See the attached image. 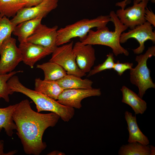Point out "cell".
Masks as SVG:
<instances>
[{
	"instance_id": "6da1fadb",
	"label": "cell",
	"mask_w": 155,
	"mask_h": 155,
	"mask_svg": "<svg viewBox=\"0 0 155 155\" xmlns=\"http://www.w3.org/2000/svg\"><path fill=\"white\" fill-rule=\"evenodd\" d=\"M12 118L24 152L39 155L47 146L42 139L44 131L49 127L55 126L60 117L53 112L42 114L35 112L26 99L17 103Z\"/></svg>"
},
{
	"instance_id": "7a4b0ae2",
	"label": "cell",
	"mask_w": 155,
	"mask_h": 155,
	"mask_svg": "<svg viewBox=\"0 0 155 155\" xmlns=\"http://www.w3.org/2000/svg\"><path fill=\"white\" fill-rule=\"evenodd\" d=\"M8 84L14 92L21 93L31 99L35 104L38 112L44 111L55 113L63 121L67 122L74 115V108L63 105L56 100L26 87L21 83L17 76L12 77Z\"/></svg>"
},
{
	"instance_id": "3957f363",
	"label": "cell",
	"mask_w": 155,
	"mask_h": 155,
	"mask_svg": "<svg viewBox=\"0 0 155 155\" xmlns=\"http://www.w3.org/2000/svg\"><path fill=\"white\" fill-rule=\"evenodd\" d=\"M109 16L114 25V31H110L106 26L97 28L96 31L91 29L86 37L80 41L84 44L108 46L116 56L120 54L128 56L129 51L121 46L120 42L121 34L128 28L121 22L114 11H111Z\"/></svg>"
},
{
	"instance_id": "277c9868",
	"label": "cell",
	"mask_w": 155,
	"mask_h": 155,
	"mask_svg": "<svg viewBox=\"0 0 155 155\" xmlns=\"http://www.w3.org/2000/svg\"><path fill=\"white\" fill-rule=\"evenodd\" d=\"M110 21L109 15H100L93 19H82L61 28L57 30V45L65 44L71 41V39L77 37L80 38V41L82 40L86 37L90 30L106 26Z\"/></svg>"
},
{
	"instance_id": "5b68a950",
	"label": "cell",
	"mask_w": 155,
	"mask_h": 155,
	"mask_svg": "<svg viewBox=\"0 0 155 155\" xmlns=\"http://www.w3.org/2000/svg\"><path fill=\"white\" fill-rule=\"evenodd\" d=\"M155 56V46L149 47L145 53L137 56V65L130 69V80L139 90L138 95L142 98L146 91L150 88H155V84L150 76V69L147 65L148 59Z\"/></svg>"
},
{
	"instance_id": "8992f818",
	"label": "cell",
	"mask_w": 155,
	"mask_h": 155,
	"mask_svg": "<svg viewBox=\"0 0 155 155\" xmlns=\"http://www.w3.org/2000/svg\"><path fill=\"white\" fill-rule=\"evenodd\" d=\"M73 41L69 43L58 46L52 53L49 61L55 62L61 66L67 74L82 78L86 75L77 65L76 57L73 51Z\"/></svg>"
},
{
	"instance_id": "52a82bcc",
	"label": "cell",
	"mask_w": 155,
	"mask_h": 155,
	"mask_svg": "<svg viewBox=\"0 0 155 155\" xmlns=\"http://www.w3.org/2000/svg\"><path fill=\"white\" fill-rule=\"evenodd\" d=\"M0 74L11 72L22 61V56L16 40L10 36L5 39L0 47Z\"/></svg>"
},
{
	"instance_id": "ba28073f",
	"label": "cell",
	"mask_w": 155,
	"mask_h": 155,
	"mask_svg": "<svg viewBox=\"0 0 155 155\" xmlns=\"http://www.w3.org/2000/svg\"><path fill=\"white\" fill-rule=\"evenodd\" d=\"M58 0H44L38 5L30 7H24L11 20L15 26L25 21L45 17L58 5Z\"/></svg>"
},
{
	"instance_id": "9c48e42d",
	"label": "cell",
	"mask_w": 155,
	"mask_h": 155,
	"mask_svg": "<svg viewBox=\"0 0 155 155\" xmlns=\"http://www.w3.org/2000/svg\"><path fill=\"white\" fill-rule=\"evenodd\" d=\"M148 1L144 0L139 3L133 1V5L125 9H120L115 13L123 25L132 29L137 26L143 24L146 21L144 14Z\"/></svg>"
},
{
	"instance_id": "30bf717a",
	"label": "cell",
	"mask_w": 155,
	"mask_h": 155,
	"mask_svg": "<svg viewBox=\"0 0 155 155\" xmlns=\"http://www.w3.org/2000/svg\"><path fill=\"white\" fill-rule=\"evenodd\" d=\"M131 38L136 39L139 44L137 48L133 49V53L136 54H141L145 49L144 43L146 41L150 40L154 43L155 42V33L153 31L152 25L146 21L127 32H123L120 37V43H125Z\"/></svg>"
},
{
	"instance_id": "8fae6325",
	"label": "cell",
	"mask_w": 155,
	"mask_h": 155,
	"mask_svg": "<svg viewBox=\"0 0 155 155\" xmlns=\"http://www.w3.org/2000/svg\"><path fill=\"white\" fill-rule=\"evenodd\" d=\"M100 88L76 89L64 90L59 96L57 101L64 105L80 109L81 101L86 98L101 95Z\"/></svg>"
},
{
	"instance_id": "7c38bea8",
	"label": "cell",
	"mask_w": 155,
	"mask_h": 155,
	"mask_svg": "<svg viewBox=\"0 0 155 155\" xmlns=\"http://www.w3.org/2000/svg\"><path fill=\"white\" fill-rule=\"evenodd\" d=\"M58 28L57 26L50 28L41 23L26 41L54 51L57 46L56 42Z\"/></svg>"
},
{
	"instance_id": "4fadbf2b",
	"label": "cell",
	"mask_w": 155,
	"mask_h": 155,
	"mask_svg": "<svg viewBox=\"0 0 155 155\" xmlns=\"http://www.w3.org/2000/svg\"><path fill=\"white\" fill-rule=\"evenodd\" d=\"M73 51L79 68L84 73H89L96 59L95 50L92 45L78 41L73 45Z\"/></svg>"
},
{
	"instance_id": "5bb4252c",
	"label": "cell",
	"mask_w": 155,
	"mask_h": 155,
	"mask_svg": "<svg viewBox=\"0 0 155 155\" xmlns=\"http://www.w3.org/2000/svg\"><path fill=\"white\" fill-rule=\"evenodd\" d=\"M18 47L22 56V61L31 68L35 63L52 54L53 50L27 41L20 43Z\"/></svg>"
},
{
	"instance_id": "9a60e30c",
	"label": "cell",
	"mask_w": 155,
	"mask_h": 155,
	"mask_svg": "<svg viewBox=\"0 0 155 155\" xmlns=\"http://www.w3.org/2000/svg\"><path fill=\"white\" fill-rule=\"evenodd\" d=\"M120 90L122 94V102L129 106L135 115L144 113L147 108V104L145 100L125 86H122Z\"/></svg>"
},
{
	"instance_id": "2e32d148",
	"label": "cell",
	"mask_w": 155,
	"mask_h": 155,
	"mask_svg": "<svg viewBox=\"0 0 155 155\" xmlns=\"http://www.w3.org/2000/svg\"><path fill=\"white\" fill-rule=\"evenodd\" d=\"M125 118L127 124V129L129 133L128 142L131 143L136 142L144 145H148L149 140L139 128L136 115L133 116L132 113L126 111L125 113Z\"/></svg>"
},
{
	"instance_id": "e0dca14e",
	"label": "cell",
	"mask_w": 155,
	"mask_h": 155,
	"mask_svg": "<svg viewBox=\"0 0 155 155\" xmlns=\"http://www.w3.org/2000/svg\"><path fill=\"white\" fill-rule=\"evenodd\" d=\"M34 90L56 100L63 90L56 81L37 78L35 80Z\"/></svg>"
},
{
	"instance_id": "ac0fdd59",
	"label": "cell",
	"mask_w": 155,
	"mask_h": 155,
	"mask_svg": "<svg viewBox=\"0 0 155 155\" xmlns=\"http://www.w3.org/2000/svg\"><path fill=\"white\" fill-rule=\"evenodd\" d=\"M42 19L38 18L23 21L15 26L12 34L17 37L20 43L26 41L28 38L41 23Z\"/></svg>"
},
{
	"instance_id": "d6986e66",
	"label": "cell",
	"mask_w": 155,
	"mask_h": 155,
	"mask_svg": "<svg viewBox=\"0 0 155 155\" xmlns=\"http://www.w3.org/2000/svg\"><path fill=\"white\" fill-rule=\"evenodd\" d=\"M63 90L68 89L92 88L93 82L88 79L67 74L62 78L56 81Z\"/></svg>"
},
{
	"instance_id": "ffe728a7",
	"label": "cell",
	"mask_w": 155,
	"mask_h": 155,
	"mask_svg": "<svg viewBox=\"0 0 155 155\" xmlns=\"http://www.w3.org/2000/svg\"><path fill=\"white\" fill-rule=\"evenodd\" d=\"M17 105V103L6 107L0 108V132L3 128L6 134L10 137L12 136L13 134V130L16 129L12 116Z\"/></svg>"
},
{
	"instance_id": "44dd1931",
	"label": "cell",
	"mask_w": 155,
	"mask_h": 155,
	"mask_svg": "<svg viewBox=\"0 0 155 155\" xmlns=\"http://www.w3.org/2000/svg\"><path fill=\"white\" fill-rule=\"evenodd\" d=\"M36 67L43 71L44 80H45L56 81L62 78L67 74L61 66L54 62L49 61L38 64Z\"/></svg>"
},
{
	"instance_id": "7402d4cb",
	"label": "cell",
	"mask_w": 155,
	"mask_h": 155,
	"mask_svg": "<svg viewBox=\"0 0 155 155\" xmlns=\"http://www.w3.org/2000/svg\"><path fill=\"white\" fill-rule=\"evenodd\" d=\"M26 4L25 0H0V14L13 18Z\"/></svg>"
},
{
	"instance_id": "603a6c76",
	"label": "cell",
	"mask_w": 155,
	"mask_h": 155,
	"mask_svg": "<svg viewBox=\"0 0 155 155\" xmlns=\"http://www.w3.org/2000/svg\"><path fill=\"white\" fill-rule=\"evenodd\" d=\"M119 155H150L149 145L133 142L123 145L118 151Z\"/></svg>"
},
{
	"instance_id": "cb8c5ba5",
	"label": "cell",
	"mask_w": 155,
	"mask_h": 155,
	"mask_svg": "<svg viewBox=\"0 0 155 155\" xmlns=\"http://www.w3.org/2000/svg\"><path fill=\"white\" fill-rule=\"evenodd\" d=\"M22 72V70H18L13 71L4 74H0V98H2L6 102H9V95L12 94L14 92L9 88L7 81L16 74Z\"/></svg>"
},
{
	"instance_id": "d4e9b609",
	"label": "cell",
	"mask_w": 155,
	"mask_h": 155,
	"mask_svg": "<svg viewBox=\"0 0 155 155\" xmlns=\"http://www.w3.org/2000/svg\"><path fill=\"white\" fill-rule=\"evenodd\" d=\"M15 26L9 18L0 14V47L4 40L11 36Z\"/></svg>"
},
{
	"instance_id": "484cf974",
	"label": "cell",
	"mask_w": 155,
	"mask_h": 155,
	"mask_svg": "<svg viewBox=\"0 0 155 155\" xmlns=\"http://www.w3.org/2000/svg\"><path fill=\"white\" fill-rule=\"evenodd\" d=\"M107 58L102 63L99 64L94 66L91 69L87 75V77H90L102 71L113 69L115 63L114 54L109 53L107 55Z\"/></svg>"
},
{
	"instance_id": "4316f807",
	"label": "cell",
	"mask_w": 155,
	"mask_h": 155,
	"mask_svg": "<svg viewBox=\"0 0 155 155\" xmlns=\"http://www.w3.org/2000/svg\"><path fill=\"white\" fill-rule=\"evenodd\" d=\"M133 64L129 62L121 63L118 61L115 63L113 69L119 76H121L124 72L128 69H131L133 68Z\"/></svg>"
},
{
	"instance_id": "83f0119b",
	"label": "cell",
	"mask_w": 155,
	"mask_h": 155,
	"mask_svg": "<svg viewBox=\"0 0 155 155\" xmlns=\"http://www.w3.org/2000/svg\"><path fill=\"white\" fill-rule=\"evenodd\" d=\"M144 17L146 21L155 26V15L152 10L147 7L146 9Z\"/></svg>"
},
{
	"instance_id": "f1b7e54d",
	"label": "cell",
	"mask_w": 155,
	"mask_h": 155,
	"mask_svg": "<svg viewBox=\"0 0 155 155\" xmlns=\"http://www.w3.org/2000/svg\"><path fill=\"white\" fill-rule=\"evenodd\" d=\"M25 0L26 2L25 7H30L38 5L42 2L44 0Z\"/></svg>"
},
{
	"instance_id": "f546056e",
	"label": "cell",
	"mask_w": 155,
	"mask_h": 155,
	"mask_svg": "<svg viewBox=\"0 0 155 155\" xmlns=\"http://www.w3.org/2000/svg\"><path fill=\"white\" fill-rule=\"evenodd\" d=\"M4 141L3 140H0V155H11L17 152L16 150L9 152L7 153L3 152Z\"/></svg>"
},
{
	"instance_id": "4dcf8cb0",
	"label": "cell",
	"mask_w": 155,
	"mask_h": 155,
	"mask_svg": "<svg viewBox=\"0 0 155 155\" xmlns=\"http://www.w3.org/2000/svg\"><path fill=\"white\" fill-rule=\"evenodd\" d=\"M65 154L64 153L57 150L52 151L47 154V155H63Z\"/></svg>"
},
{
	"instance_id": "1f68e13d",
	"label": "cell",
	"mask_w": 155,
	"mask_h": 155,
	"mask_svg": "<svg viewBox=\"0 0 155 155\" xmlns=\"http://www.w3.org/2000/svg\"><path fill=\"white\" fill-rule=\"evenodd\" d=\"M150 148V155H155V147L152 145H149Z\"/></svg>"
},
{
	"instance_id": "d6a6232c",
	"label": "cell",
	"mask_w": 155,
	"mask_h": 155,
	"mask_svg": "<svg viewBox=\"0 0 155 155\" xmlns=\"http://www.w3.org/2000/svg\"><path fill=\"white\" fill-rule=\"evenodd\" d=\"M144 0H147L148 1L149 0H134V1H135V2H136V3H138L142 1H143ZM151 0L152 2L153 3L155 2V0Z\"/></svg>"
}]
</instances>
